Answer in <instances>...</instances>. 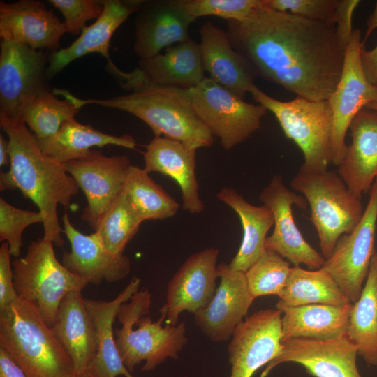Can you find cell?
<instances>
[{
  "label": "cell",
  "mask_w": 377,
  "mask_h": 377,
  "mask_svg": "<svg viewBox=\"0 0 377 377\" xmlns=\"http://www.w3.org/2000/svg\"><path fill=\"white\" fill-rule=\"evenodd\" d=\"M37 141L45 154L64 164L84 157L93 147L113 145L135 149L137 145L131 135L107 134L75 119L65 122L52 136Z\"/></svg>",
  "instance_id": "31"
},
{
  "label": "cell",
  "mask_w": 377,
  "mask_h": 377,
  "mask_svg": "<svg viewBox=\"0 0 377 377\" xmlns=\"http://www.w3.org/2000/svg\"><path fill=\"white\" fill-rule=\"evenodd\" d=\"M73 377H96V376L94 374H92L91 372L87 370L82 373H79V374L75 373Z\"/></svg>",
  "instance_id": "48"
},
{
  "label": "cell",
  "mask_w": 377,
  "mask_h": 377,
  "mask_svg": "<svg viewBox=\"0 0 377 377\" xmlns=\"http://www.w3.org/2000/svg\"><path fill=\"white\" fill-rule=\"evenodd\" d=\"M53 245L44 238L32 241L25 256L12 263L17 297L36 308L50 327L55 323L64 297L73 291H82L89 284L58 261Z\"/></svg>",
  "instance_id": "7"
},
{
  "label": "cell",
  "mask_w": 377,
  "mask_h": 377,
  "mask_svg": "<svg viewBox=\"0 0 377 377\" xmlns=\"http://www.w3.org/2000/svg\"><path fill=\"white\" fill-rule=\"evenodd\" d=\"M0 377H27L10 353L1 346Z\"/></svg>",
  "instance_id": "45"
},
{
  "label": "cell",
  "mask_w": 377,
  "mask_h": 377,
  "mask_svg": "<svg viewBox=\"0 0 377 377\" xmlns=\"http://www.w3.org/2000/svg\"><path fill=\"white\" fill-rule=\"evenodd\" d=\"M339 0H263L265 7L276 11L334 25Z\"/></svg>",
  "instance_id": "40"
},
{
  "label": "cell",
  "mask_w": 377,
  "mask_h": 377,
  "mask_svg": "<svg viewBox=\"0 0 377 377\" xmlns=\"http://www.w3.org/2000/svg\"><path fill=\"white\" fill-rule=\"evenodd\" d=\"M281 317L278 309H262L237 326L228 347L229 377H252L281 354Z\"/></svg>",
  "instance_id": "15"
},
{
  "label": "cell",
  "mask_w": 377,
  "mask_h": 377,
  "mask_svg": "<svg viewBox=\"0 0 377 377\" xmlns=\"http://www.w3.org/2000/svg\"><path fill=\"white\" fill-rule=\"evenodd\" d=\"M188 91L196 115L226 151L257 131L267 112L264 106L246 102L209 77Z\"/></svg>",
  "instance_id": "9"
},
{
  "label": "cell",
  "mask_w": 377,
  "mask_h": 377,
  "mask_svg": "<svg viewBox=\"0 0 377 377\" xmlns=\"http://www.w3.org/2000/svg\"><path fill=\"white\" fill-rule=\"evenodd\" d=\"M364 47L360 29H354L347 45L341 75L328 98L333 114L331 163L337 166L346 147L345 139L357 114L368 104L377 102V88L363 71L360 53Z\"/></svg>",
  "instance_id": "12"
},
{
  "label": "cell",
  "mask_w": 377,
  "mask_h": 377,
  "mask_svg": "<svg viewBox=\"0 0 377 377\" xmlns=\"http://www.w3.org/2000/svg\"><path fill=\"white\" fill-rule=\"evenodd\" d=\"M124 191L143 221L174 216L180 205L144 168L131 165Z\"/></svg>",
  "instance_id": "34"
},
{
  "label": "cell",
  "mask_w": 377,
  "mask_h": 377,
  "mask_svg": "<svg viewBox=\"0 0 377 377\" xmlns=\"http://www.w3.org/2000/svg\"><path fill=\"white\" fill-rule=\"evenodd\" d=\"M63 232L71 244V251L64 252L62 264L71 273L89 283L100 285L125 278L131 271V260L123 254L116 256L104 246L98 234L84 235L71 223L67 212L62 216Z\"/></svg>",
  "instance_id": "21"
},
{
  "label": "cell",
  "mask_w": 377,
  "mask_h": 377,
  "mask_svg": "<svg viewBox=\"0 0 377 377\" xmlns=\"http://www.w3.org/2000/svg\"><path fill=\"white\" fill-rule=\"evenodd\" d=\"M0 126L8 138L10 168L0 173V190L19 189L38 207L43 218V238L62 247L63 232L57 206L69 207L80 190L65 164L45 154L34 133L21 119L0 117Z\"/></svg>",
  "instance_id": "2"
},
{
  "label": "cell",
  "mask_w": 377,
  "mask_h": 377,
  "mask_svg": "<svg viewBox=\"0 0 377 377\" xmlns=\"http://www.w3.org/2000/svg\"><path fill=\"white\" fill-rule=\"evenodd\" d=\"M347 335L357 347L358 355L368 364L377 366V251L360 296L352 304Z\"/></svg>",
  "instance_id": "32"
},
{
  "label": "cell",
  "mask_w": 377,
  "mask_h": 377,
  "mask_svg": "<svg viewBox=\"0 0 377 377\" xmlns=\"http://www.w3.org/2000/svg\"><path fill=\"white\" fill-rule=\"evenodd\" d=\"M363 71L368 80L377 88V45L370 50L362 47L360 53Z\"/></svg>",
  "instance_id": "44"
},
{
  "label": "cell",
  "mask_w": 377,
  "mask_h": 377,
  "mask_svg": "<svg viewBox=\"0 0 377 377\" xmlns=\"http://www.w3.org/2000/svg\"><path fill=\"white\" fill-rule=\"evenodd\" d=\"M220 283L209 304L195 313L194 320L211 341L222 342L232 337L237 326L247 316L254 298L246 283L245 272L218 265Z\"/></svg>",
  "instance_id": "19"
},
{
  "label": "cell",
  "mask_w": 377,
  "mask_h": 377,
  "mask_svg": "<svg viewBox=\"0 0 377 377\" xmlns=\"http://www.w3.org/2000/svg\"><path fill=\"white\" fill-rule=\"evenodd\" d=\"M141 1H103L101 15L87 26L71 45L50 54L47 68L48 80L73 61L91 53H98L107 59L108 64L113 63L109 55L111 38L128 17L137 11Z\"/></svg>",
  "instance_id": "25"
},
{
  "label": "cell",
  "mask_w": 377,
  "mask_h": 377,
  "mask_svg": "<svg viewBox=\"0 0 377 377\" xmlns=\"http://www.w3.org/2000/svg\"><path fill=\"white\" fill-rule=\"evenodd\" d=\"M42 214L21 209L0 198V241L6 242L11 256H20L24 230L34 223H43Z\"/></svg>",
  "instance_id": "39"
},
{
  "label": "cell",
  "mask_w": 377,
  "mask_h": 377,
  "mask_svg": "<svg viewBox=\"0 0 377 377\" xmlns=\"http://www.w3.org/2000/svg\"><path fill=\"white\" fill-rule=\"evenodd\" d=\"M278 304L297 306L312 304L345 306L350 302L331 274L323 267L316 270L291 267Z\"/></svg>",
  "instance_id": "33"
},
{
  "label": "cell",
  "mask_w": 377,
  "mask_h": 377,
  "mask_svg": "<svg viewBox=\"0 0 377 377\" xmlns=\"http://www.w3.org/2000/svg\"><path fill=\"white\" fill-rule=\"evenodd\" d=\"M281 346V354L266 365L260 377L285 362L299 364L314 377H362L357 366L358 348L347 334L325 340L291 339Z\"/></svg>",
  "instance_id": "16"
},
{
  "label": "cell",
  "mask_w": 377,
  "mask_h": 377,
  "mask_svg": "<svg viewBox=\"0 0 377 377\" xmlns=\"http://www.w3.org/2000/svg\"><path fill=\"white\" fill-rule=\"evenodd\" d=\"M139 68L156 84L186 90L206 77L199 43L191 38L166 48L164 54L140 59Z\"/></svg>",
  "instance_id": "29"
},
{
  "label": "cell",
  "mask_w": 377,
  "mask_h": 377,
  "mask_svg": "<svg viewBox=\"0 0 377 377\" xmlns=\"http://www.w3.org/2000/svg\"><path fill=\"white\" fill-rule=\"evenodd\" d=\"M151 294L142 288L123 303L117 313L121 324L114 330L116 345L126 368L133 372L135 367L145 362L142 371H150L168 358L177 359L188 342L184 323L175 326L166 324V314L162 309L156 321L150 313Z\"/></svg>",
  "instance_id": "5"
},
{
  "label": "cell",
  "mask_w": 377,
  "mask_h": 377,
  "mask_svg": "<svg viewBox=\"0 0 377 377\" xmlns=\"http://www.w3.org/2000/svg\"><path fill=\"white\" fill-rule=\"evenodd\" d=\"M253 99L277 119L284 135L302 151L300 169L309 172L328 170L331 163L333 114L328 100L310 101L296 97L290 101L275 99L254 85Z\"/></svg>",
  "instance_id": "8"
},
{
  "label": "cell",
  "mask_w": 377,
  "mask_h": 377,
  "mask_svg": "<svg viewBox=\"0 0 377 377\" xmlns=\"http://www.w3.org/2000/svg\"><path fill=\"white\" fill-rule=\"evenodd\" d=\"M376 223L377 178L360 221L349 233L339 239L332 254L322 267L331 274L350 303L360 296L376 252Z\"/></svg>",
  "instance_id": "11"
},
{
  "label": "cell",
  "mask_w": 377,
  "mask_h": 377,
  "mask_svg": "<svg viewBox=\"0 0 377 377\" xmlns=\"http://www.w3.org/2000/svg\"><path fill=\"white\" fill-rule=\"evenodd\" d=\"M135 13L133 49L140 59L189 40V27L195 20L184 0H142Z\"/></svg>",
  "instance_id": "18"
},
{
  "label": "cell",
  "mask_w": 377,
  "mask_h": 377,
  "mask_svg": "<svg viewBox=\"0 0 377 377\" xmlns=\"http://www.w3.org/2000/svg\"><path fill=\"white\" fill-rule=\"evenodd\" d=\"M290 269L288 260L266 248L263 254L245 272L252 297L254 299L269 295L279 297L286 285Z\"/></svg>",
  "instance_id": "37"
},
{
  "label": "cell",
  "mask_w": 377,
  "mask_h": 377,
  "mask_svg": "<svg viewBox=\"0 0 377 377\" xmlns=\"http://www.w3.org/2000/svg\"><path fill=\"white\" fill-rule=\"evenodd\" d=\"M290 186L306 200L322 256L325 260L329 258L339 239L360 221L364 210L361 198L348 189L337 170L300 169Z\"/></svg>",
  "instance_id": "6"
},
{
  "label": "cell",
  "mask_w": 377,
  "mask_h": 377,
  "mask_svg": "<svg viewBox=\"0 0 377 377\" xmlns=\"http://www.w3.org/2000/svg\"><path fill=\"white\" fill-rule=\"evenodd\" d=\"M259 198L272 211L274 217V230L267 237L266 248L294 266L303 264L311 269L321 268L325 259L305 240L293 216V205L302 209L306 208L305 198L289 190L282 177L276 175L263 189Z\"/></svg>",
  "instance_id": "14"
},
{
  "label": "cell",
  "mask_w": 377,
  "mask_h": 377,
  "mask_svg": "<svg viewBox=\"0 0 377 377\" xmlns=\"http://www.w3.org/2000/svg\"><path fill=\"white\" fill-rule=\"evenodd\" d=\"M117 81L128 94L81 99L64 89H54L53 92L80 109L94 104L130 113L145 122L154 136L177 140L196 150L212 145L214 136L196 115L188 90L156 84L139 68L130 73L122 71Z\"/></svg>",
  "instance_id": "3"
},
{
  "label": "cell",
  "mask_w": 377,
  "mask_h": 377,
  "mask_svg": "<svg viewBox=\"0 0 377 377\" xmlns=\"http://www.w3.org/2000/svg\"><path fill=\"white\" fill-rule=\"evenodd\" d=\"M0 346L27 377H73L72 360L36 308L21 298L0 310Z\"/></svg>",
  "instance_id": "4"
},
{
  "label": "cell",
  "mask_w": 377,
  "mask_h": 377,
  "mask_svg": "<svg viewBox=\"0 0 377 377\" xmlns=\"http://www.w3.org/2000/svg\"><path fill=\"white\" fill-rule=\"evenodd\" d=\"M80 110L70 100L59 99L50 90L25 104L21 120L38 140H44L54 135L65 122L75 119Z\"/></svg>",
  "instance_id": "35"
},
{
  "label": "cell",
  "mask_w": 377,
  "mask_h": 377,
  "mask_svg": "<svg viewBox=\"0 0 377 377\" xmlns=\"http://www.w3.org/2000/svg\"><path fill=\"white\" fill-rule=\"evenodd\" d=\"M142 223L123 189L103 216L95 232L108 251L121 256Z\"/></svg>",
  "instance_id": "36"
},
{
  "label": "cell",
  "mask_w": 377,
  "mask_h": 377,
  "mask_svg": "<svg viewBox=\"0 0 377 377\" xmlns=\"http://www.w3.org/2000/svg\"><path fill=\"white\" fill-rule=\"evenodd\" d=\"M143 156L147 172H159L179 185L184 211L199 214L204 210L195 173L196 149L177 140L154 136L146 145Z\"/></svg>",
  "instance_id": "23"
},
{
  "label": "cell",
  "mask_w": 377,
  "mask_h": 377,
  "mask_svg": "<svg viewBox=\"0 0 377 377\" xmlns=\"http://www.w3.org/2000/svg\"><path fill=\"white\" fill-rule=\"evenodd\" d=\"M352 304L287 306L276 303L283 314L281 342L297 338L325 340L347 334Z\"/></svg>",
  "instance_id": "28"
},
{
  "label": "cell",
  "mask_w": 377,
  "mask_h": 377,
  "mask_svg": "<svg viewBox=\"0 0 377 377\" xmlns=\"http://www.w3.org/2000/svg\"><path fill=\"white\" fill-rule=\"evenodd\" d=\"M186 11L195 20L216 16L228 20L242 21L265 7L263 0H184Z\"/></svg>",
  "instance_id": "38"
},
{
  "label": "cell",
  "mask_w": 377,
  "mask_h": 377,
  "mask_svg": "<svg viewBox=\"0 0 377 377\" xmlns=\"http://www.w3.org/2000/svg\"><path fill=\"white\" fill-rule=\"evenodd\" d=\"M366 107L369 108H371V109H373V110H377V102L371 103L368 104Z\"/></svg>",
  "instance_id": "49"
},
{
  "label": "cell",
  "mask_w": 377,
  "mask_h": 377,
  "mask_svg": "<svg viewBox=\"0 0 377 377\" xmlns=\"http://www.w3.org/2000/svg\"><path fill=\"white\" fill-rule=\"evenodd\" d=\"M360 3L359 0H339L336 8L334 16L336 34L339 43L344 50H346L353 31V16Z\"/></svg>",
  "instance_id": "43"
},
{
  "label": "cell",
  "mask_w": 377,
  "mask_h": 377,
  "mask_svg": "<svg viewBox=\"0 0 377 377\" xmlns=\"http://www.w3.org/2000/svg\"><path fill=\"white\" fill-rule=\"evenodd\" d=\"M67 33L64 22L52 10L37 0L0 2V38L27 45L36 50L52 53L60 49V40Z\"/></svg>",
  "instance_id": "20"
},
{
  "label": "cell",
  "mask_w": 377,
  "mask_h": 377,
  "mask_svg": "<svg viewBox=\"0 0 377 377\" xmlns=\"http://www.w3.org/2000/svg\"><path fill=\"white\" fill-rule=\"evenodd\" d=\"M216 197L235 211L240 219L242 240L228 265L234 270L245 272L266 249L267 235L274 226L272 212L264 205L255 206L249 203L233 188H222Z\"/></svg>",
  "instance_id": "30"
},
{
  "label": "cell",
  "mask_w": 377,
  "mask_h": 377,
  "mask_svg": "<svg viewBox=\"0 0 377 377\" xmlns=\"http://www.w3.org/2000/svg\"><path fill=\"white\" fill-rule=\"evenodd\" d=\"M219 252L209 247L191 254L171 278L165 304L161 309L166 314V324L175 326L181 313L195 314L211 302L219 278Z\"/></svg>",
  "instance_id": "17"
},
{
  "label": "cell",
  "mask_w": 377,
  "mask_h": 377,
  "mask_svg": "<svg viewBox=\"0 0 377 377\" xmlns=\"http://www.w3.org/2000/svg\"><path fill=\"white\" fill-rule=\"evenodd\" d=\"M52 330L71 357L75 373L87 370L95 357L97 335L82 291H73L61 300Z\"/></svg>",
  "instance_id": "26"
},
{
  "label": "cell",
  "mask_w": 377,
  "mask_h": 377,
  "mask_svg": "<svg viewBox=\"0 0 377 377\" xmlns=\"http://www.w3.org/2000/svg\"><path fill=\"white\" fill-rule=\"evenodd\" d=\"M63 15L67 33L77 35L87 27V22L98 19L103 10V1L49 0Z\"/></svg>",
  "instance_id": "41"
},
{
  "label": "cell",
  "mask_w": 377,
  "mask_h": 377,
  "mask_svg": "<svg viewBox=\"0 0 377 377\" xmlns=\"http://www.w3.org/2000/svg\"><path fill=\"white\" fill-rule=\"evenodd\" d=\"M10 154L8 141L0 135V165H10Z\"/></svg>",
  "instance_id": "46"
},
{
  "label": "cell",
  "mask_w": 377,
  "mask_h": 377,
  "mask_svg": "<svg viewBox=\"0 0 377 377\" xmlns=\"http://www.w3.org/2000/svg\"><path fill=\"white\" fill-rule=\"evenodd\" d=\"M140 279L133 276L126 288L110 301L84 299L85 306L94 321L98 348L87 371L96 377H135L124 365L119 353L113 327L121 305L140 289Z\"/></svg>",
  "instance_id": "27"
},
{
  "label": "cell",
  "mask_w": 377,
  "mask_h": 377,
  "mask_svg": "<svg viewBox=\"0 0 377 377\" xmlns=\"http://www.w3.org/2000/svg\"><path fill=\"white\" fill-rule=\"evenodd\" d=\"M349 129L352 141L346 145L337 171L348 189L362 199L377 178V110L363 108Z\"/></svg>",
  "instance_id": "22"
},
{
  "label": "cell",
  "mask_w": 377,
  "mask_h": 377,
  "mask_svg": "<svg viewBox=\"0 0 377 377\" xmlns=\"http://www.w3.org/2000/svg\"><path fill=\"white\" fill-rule=\"evenodd\" d=\"M199 43L205 71L209 78L244 99L256 85V75L231 45L227 32L211 22L200 28Z\"/></svg>",
  "instance_id": "24"
},
{
  "label": "cell",
  "mask_w": 377,
  "mask_h": 377,
  "mask_svg": "<svg viewBox=\"0 0 377 377\" xmlns=\"http://www.w3.org/2000/svg\"><path fill=\"white\" fill-rule=\"evenodd\" d=\"M50 54L27 45L1 40L0 117L21 119L25 104L50 91L47 68Z\"/></svg>",
  "instance_id": "10"
},
{
  "label": "cell",
  "mask_w": 377,
  "mask_h": 377,
  "mask_svg": "<svg viewBox=\"0 0 377 377\" xmlns=\"http://www.w3.org/2000/svg\"><path fill=\"white\" fill-rule=\"evenodd\" d=\"M131 165L126 155L106 156L96 149L65 163L87 199L82 219L94 231L123 191Z\"/></svg>",
  "instance_id": "13"
},
{
  "label": "cell",
  "mask_w": 377,
  "mask_h": 377,
  "mask_svg": "<svg viewBox=\"0 0 377 377\" xmlns=\"http://www.w3.org/2000/svg\"><path fill=\"white\" fill-rule=\"evenodd\" d=\"M10 256L8 244L3 242L0 247V310L18 298L13 285Z\"/></svg>",
  "instance_id": "42"
},
{
  "label": "cell",
  "mask_w": 377,
  "mask_h": 377,
  "mask_svg": "<svg viewBox=\"0 0 377 377\" xmlns=\"http://www.w3.org/2000/svg\"><path fill=\"white\" fill-rule=\"evenodd\" d=\"M227 25L232 47L256 77L310 101L328 100L333 93L345 54L335 25L265 7Z\"/></svg>",
  "instance_id": "1"
},
{
  "label": "cell",
  "mask_w": 377,
  "mask_h": 377,
  "mask_svg": "<svg viewBox=\"0 0 377 377\" xmlns=\"http://www.w3.org/2000/svg\"><path fill=\"white\" fill-rule=\"evenodd\" d=\"M377 28V1L375 5V8L368 18L367 22V30L364 35V38L363 42L364 43L365 40L368 38L369 35L374 31V29Z\"/></svg>",
  "instance_id": "47"
}]
</instances>
